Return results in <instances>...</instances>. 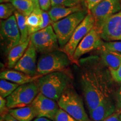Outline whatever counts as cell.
Instances as JSON below:
<instances>
[{
  "instance_id": "35",
  "label": "cell",
  "mask_w": 121,
  "mask_h": 121,
  "mask_svg": "<svg viewBox=\"0 0 121 121\" xmlns=\"http://www.w3.org/2000/svg\"><path fill=\"white\" fill-rule=\"evenodd\" d=\"M1 119H3L4 121H19L16 119H15V118H13L11 115H10L8 113L7 114H6L4 117L1 118Z\"/></svg>"
},
{
  "instance_id": "33",
  "label": "cell",
  "mask_w": 121,
  "mask_h": 121,
  "mask_svg": "<svg viewBox=\"0 0 121 121\" xmlns=\"http://www.w3.org/2000/svg\"><path fill=\"white\" fill-rule=\"evenodd\" d=\"M119 116H120V113L119 112H116L109 117L102 121H120Z\"/></svg>"
},
{
  "instance_id": "41",
  "label": "cell",
  "mask_w": 121,
  "mask_h": 121,
  "mask_svg": "<svg viewBox=\"0 0 121 121\" xmlns=\"http://www.w3.org/2000/svg\"><path fill=\"white\" fill-rule=\"evenodd\" d=\"M1 121H4L3 120V119H1Z\"/></svg>"
},
{
  "instance_id": "31",
  "label": "cell",
  "mask_w": 121,
  "mask_h": 121,
  "mask_svg": "<svg viewBox=\"0 0 121 121\" xmlns=\"http://www.w3.org/2000/svg\"><path fill=\"white\" fill-rule=\"evenodd\" d=\"M40 9L44 11L48 12L52 7L51 0H38Z\"/></svg>"
},
{
  "instance_id": "11",
  "label": "cell",
  "mask_w": 121,
  "mask_h": 121,
  "mask_svg": "<svg viewBox=\"0 0 121 121\" xmlns=\"http://www.w3.org/2000/svg\"><path fill=\"white\" fill-rule=\"evenodd\" d=\"M104 42L100 37L99 31L95 27L90 30L77 47L72 61H77L80 57L85 54L102 48Z\"/></svg>"
},
{
  "instance_id": "5",
  "label": "cell",
  "mask_w": 121,
  "mask_h": 121,
  "mask_svg": "<svg viewBox=\"0 0 121 121\" xmlns=\"http://www.w3.org/2000/svg\"><path fill=\"white\" fill-rule=\"evenodd\" d=\"M60 108L78 121H91L85 109L82 99L73 89L69 86L57 101Z\"/></svg>"
},
{
  "instance_id": "7",
  "label": "cell",
  "mask_w": 121,
  "mask_h": 121,
  "mask_svg": "<svg viewBox=\"0 0 121 121\" xmlns=\"http://www.w3.org/2000/svg\"><path fill=\"white\" fill-rule=\"evenodd\" d=\"M30 42L37 52L42 54L60 49L58 38L52 25L31 35Z\"/></svg>"
},
{
  "instance_id": "32",
  "label": "cell",
  "mask_w": 121,
  "mask_h": 121,
  "mask_svg": "<svg viewBox=\"0 0 121 121\" xmlns=\"http://www.w3.org/2000/svg\"><path fill=\"white\" fill-rule=\"evenodd\" d=\"M103 0H86L85 2V6L89 11H90L95 5L102 2Z\"/></svg>"
},
{
  "instance_id": "40",
  "label": "cell",
  "mask_w": 121,
  "mask_h": 121,
  "mask_svg": "<svg viewBox=\"0 0 121 121\" xmlns=\"http://www.w3.org/2000/svg\"><path fill=\"white\" fill-rule=\"evenodd\" d=\"M119 112V113H120V114H121V110H119V112Z\"/></svg>"
},
{
  "instance_id": "9",
  "label": "cell",
  "mask_w": 121,
  "mask_h": 121,
  "mask_svg": "<svg viewBox=\"0 0 121 121\" xmlns=\"http://www.w3.org/2000/svg\"><path fill=\"white\" fill-rule=\"evenodd\" d=\"M121 11V0H103L95 5L90 13L95 19V28L100 29L110 16Z\"/></svg>"
},
{
  "instance_id": "30",
  "label": "cell",
  "mask_w": 121,
  "mask_h": 121,
  "mask_svg": "<svg viewBox=\"0 0 121 121\" xmlns=\"http://www.w3.org/2000/svg\"><path fill=\"white\" fill-rule=\"evenodd\" d=\"M109 71L113 80L116 82L121 83V65L116 70Z\"/></svg>"
},
{
  "instance_id": "25",
  "label": "cell",
  "mask_w": 121,
  "mask_h": 121,
  "mask_svg": "<svg viewBox=\"0 0 121 121\" xmlns=\"http://www.w3.org/2000/svg\"><path fill=\"white\" fill-rule=\"evenodd\" d=\"M16 9L10 2L2 3L0 4V18L7 20L14 15Z\"/></svg>"
},
{
  "instance_id": "38",
  "label": "cell",
  "mask_w": 121,
  "mask_h": 121,
  "mask_svg": "<svg viewBox=\"0 0 121 121\" xmlns=\"http://www.w3.org/2000/svg\"><path fill=\"white\" fill-rule=\"evenodd\" d=\"M77 1H78V2L80 3V4H81V3L85 4V1H86V0H77Z\"/></svg>"
},
{
  "instance_id": "20",
  "label": "cell",
  "mask_w": 121,
  "mask_h": 121,
  "mask_svg": "<svg viewBox=\"0 0 121 121\" xmlns=\"http://www.w3.org/2000/svg\"><path fill=\"white\" fill-rule=\"evenodd\" d=\"M100 56L103 62L109 71L116 70L121 65V54L102 48Z\"/></svg>"
},
{
  "instance_id": "28",
  "label": "cell",
  "mask_w": 121,
  "mask_h": 121,
  "mask_svg": "<svg viewBox=\"0 0 121 121\" xmlns=\"http://www.w3.org/2000/svg\"><path fill=\"white\" fill-rule=\"evenodd\" d=\"M54 121H78L73 117L71 116L65 110L59 108L56 116L55 117Z\"/></svg>"
},
{
  "instance_id": "29",
  "label": "cell",
  "mask_w": 121,
  "mask_h": 121,
  "mask_svg": "<svg viewBox=\"0 0 121 121\" xmlns=\"http://www.w3.org/2000/svg\"><path fill=\"white\" fill-rule=\"evenodd\" d=\"M9 109L7 108V100L5 98L0 96V112L1 118L4 117L6 114L9 113Z\"/></svg>"
},
{
  "instance_id": "18",
  "label": "cell",
  "mask_w": 121,
  "mask_h": 121,
  "mask_svg": "<svg viewBox=\"0 0 121 121\" xmlns=\"http://www.w3.org/2000/svg\"><path fill=\"white\" fill-rule=\"evenodd\" d=\"M9 113L19 121H33L37 118V111L31 104L22 108L10 109Z\"/></svg>"
},
{
  "instance_id": "39",
  "label": "cell",
  "mask_w": 121,
  "mask_h": 121,
  "mask_svg": "<svg viewBox=\"0 0 121 121\" xmlns=\"http://www.w3.org/2000/svg\"><path fill=\"white\" fill-rule=\"evenodd\" d=\"M119 118H120V121H121V114H120V116H119Z\"/></svg>"
},
{
  "instance_id": "26",
  "label": "cell",
  "mask_w": 121,
  "mask_h": 121,
  "mask_svg": "<svg viewBox=\"0 0 121 121\" xmlns=\"http://www.w3.org/2000/svg\"><path fill=\"white\" fill-rule=\"evenodd\" d=\"M80 4L77 0H51L52 7H75L80 5Z\"/></svg>"
},
{
  "instance_id": "15",
  "label": "cell",
  "mask_w": 121,
  "mask_h": 121,
  "mask_svg": "<svg viewBox=\"0 0 121 121\" xmlns=\"http://www.w3.org/2000/svg\"><path fill=\"white\" fill-rule=\"evenodd\" d=\"M89 113L90 118L93 121H102L116 113V107L112 101L108 98Z\"/></svg>"
},
{
  "instance_id": "21",
  "label": "cell",
  "mask_w": 121,
  "mask_h": 121,
  "mask_svg": "<svg viewBox=\"0 0 121 121\" xmlns=\"http://www.w3.org/2000/svg\"><path fill=\"white\" fill-rule=\"evenodd\" d=\"M42 13V10L40 7H36L31 14L26 17V24L30 36L40 30V27L43 22Z\"/></svg>"
},
{
  "instance_id": "16",
  "label": "cell",
  "mask_w": 121,
  "mask_h": 121,
  "mask_svg": "<svg viewBox=\"0 0 121 121\" xmlns=\"http://www.w3.org/2000/svg\"><path fill=\"white\" fill-rule=\"evenodd\" d=\"M42 76L39 75L35 76H30L17 70H5L1 72L0 78L1 79L6 80L21 85L35 82Z\"/></svg>"
},
{
  "instance_id": "13",
  "label": "cell",
  "mask_w": 121,
  "mask_h": 121,
  "mask_svg": "<svg viewBox=\"0 0 121 121\" xmlns=\"http://www.w3.org/2000/svg\"><path fill=\"white\" fill-rule=\"evenodd\" d=\"M98 31L106 42L121 41V11L106 20Z\"/></svg>"
},
{
  "instance_id": "6",
  "label": "cell",
  "mask_w": 121,
  "mask_h": 121,
  "mask_svg": "<svg viewBox=\"0 0 121 121\" xmlns=\"http://www.w3.org/2000/svg\"><path fill=\"white\" fill-rule=\"evenodd\" d=\"M39 93L35 81L20 85L10 96L6 98L9 109L26 107L32 103Z\"/></svg>"
},
{
  "instance_id": "14",
  "label": "cell",
  "mask_w": 121,
  "mask_h": 121,
  "mask_svg": "<svg viewBox=\"0 0 121 121\" xmlns=\"http://www.w3.org/2000/svg\"><path fill=\"white\" fill-rule=\"evenodd\" d=\"M37 51L30 42L23 56L18 61L13 69L30 76L39 75L37 72Z\"/></svg>"
},
{
  "instance_id": "1",
  "label": "cell",
  "mask_w": 121,
  "mask_h": 121,
  "mask_svg": "<svg viewBox=\"0 0 121 121\" xmlns=\"http://www.w3.org/2000/svg\"><path fill=\"white\" fill-rule=\"evenodd\" d=\"M82 93L89 112L95 109L104 100L109 98L110 89L105 72L99 67H90L81 73Z\"/></svg>"
},
{
  "instance_id": "17",
  "label": "cell",
  "mask_w": 121,
  "mask_h": 121,
  "mask_svg": "<svg viewBox=\"0 0 121 121\" xmlns=\"http://www.w3.org/2000/svg\"><path fill=\"white\" fill-rule=\"evenodd\" d=\"M84 10V9L80 5L75 7L54 6L51 7L48 11V13L53 23L64 19L72 13Z\"/></svg>"
},
{
  "instance_id": "19",
  "label": "cell",
  "mask_w": 121,
  "mask_h": 121,
  "mask_svg": "<svg viewBox=\"0 0 121 121\" xmlns=\"http://www.w3.org/2000/svg\"><path fill=\"white\" fill-rule=\"evenodd\" d=\"M30 42V36L24 43H20L10 50L7 55V65L10 69L14 68L18 61L22 58Z\"/></svg>"
},
{
  "instance_id": "3",
  "label": "cell",
  "mask_w": 121,
  "mask_h": 121,
  "mask_svg": "<svg viewBox=\"0 0 121 121\" xmlns=\"http://www.w3.org/2000/svg\"><path fill=\"white\" fill-rule=\"evenodd\" d=\"M72 60L62 50L42 54L37 62L38 75H45L57 72H63Z\"/></svg>"
},
{
  "instance_id": "23",
  "label": "cell",
  "mask_w": 121,
  "mask_h": 121,
  "mask_svg": "<svg viewBox=\"0 0 121 121\" xmlns=\"http://www.w3.org/2000/svg\"><path fill=\"white\" fill-rule=\"evenodd\" d=\"M14 15L16 17L18 28L20 33V43H24L30 37L28 28L26 24V17L16 11L15 12Z\"/></svg>"
},
{
  "instance_id": "22",
  "label": "cell",
  "mask_w": 121,
  "mask_h": 121,
  "mask_svg": "<svg viewBox=\"0 0 121 121\" xmlns=\"http://www.w3.org/2000/svg\"><path fill=\"white\" fill-rule=\"evenodd\" d=\"M6 2H10L19 12L25 17H28L36 8L35 5L30 0H6Z\"/></svg>"
},
{
  "instance_id": "36",
  "label": "cell",
  "mask_w": 121,
  "mask_h": 121,
  "mask_svg": "<svg viewBox=\"0 0 121 121\" xmlns=\"http://www.w3.org/2000/svg\"><path fill=\"white\" fill-rule=\"evenodd\" d=\"M33 121H51V120L45 118H36Z\"/></svg>"
},
{
  "instance_id": "27",
  "label": "cell",
  "mask_w": 121,
  "mask_h": 121,
  "mask_svg": "<svg viewBox=\"0 0 121 121\" xmlns=\"http://www.w3.org/2000/svg\"><path fill=\"white\" fill-rule=\"evenodd\" d=\"M102 48L108 51L121 54V41L104 42Z\"/></svg>"
},
{
  "instance_id": "24",
  "label": "cell",
  "mask_w": 121,
  "mask_h": 121,
  "mask_svg": "<svg viewBox=\"0 0 121 121\" xmlns=\"http://www.w3.org/2000/svg\"><path fill=\"white\" fill-rule=\"evenodd\" d=\"M20 86V85L4 79L0 80V96L6 98L10 96Z\"/></svg>"
},
{
  "instance_id": "12",
  "label": "cell",
  "mask_w": 121,
  "mask_h": 121,
  "mask_svg": "<svg viewBox=\"0 0 121 121\" xmlns=\"http://www.w3.org/2000/svg\"><path fill=\"white\" fill-rule=\"evenodd\" d=\"M31 105L35 109L37 118H45L54 121L60 108L56 101L47 97L39 93Z\"/></svg>"
},
{
  "instance_id": "8",
  "label": "cell",
  "mask_w": 121,
  "mask_h": 121,
  "mask_svg": "<svg viewBox=\"0 0 121 121\" xmlns=\"http://www.w3.org/2000/svg\"><path fill=\"white\" fill-rule=\"evenodd\" d=\"M0 36L1 45L7 54L10 50L20 43V33L14 15L7 20H1Z\"/></svg>"
},
{
  "instance_id": "4",
  "label": "cell",
  "mask_w": 121,
  "mask_h": 121,
  "mask_svg": "<svg viewBox=\"0 0 121 121\" xmlns=\"http://www.w3.org/2000/svg\"><path fill=\"white\" fill-rule=\"evenodd\" d=\"M87 13L85 10L76 12L52 24L54 32L58 38L60 49H62L67 44L74 31L84 20Z\"/></svg>"
},
{
  "instance_id": "10",
  "label": "cell",
  "mask_w": 121,
  "mask_h": 121,
  "mask_svg": "<svg viewBox=\"0 0 121 121\" xmlns=\"http://www.w3.org/2000/svg\"><path fill=\"white\" fill-rule=\"evenodd\" d=\"M95 26V19L93 15L88 13L84 20L78 26L69 42L61 50L72 60L77 47L91 30Z\"/></svg>"
},
{
  "instance_id": "2",
  "label": "cell",
  "mask_w": 121,
  "mask_h": 121,
  "mask_svg": "<svg viewBox=\"0 0 121 121\" xmlns=\"http://www.w3.org/2000/svg\"><path fill=\"white\" fill-rule=\"evenodd\" d=\"M69 76L64 72L43 75L35 81L39 93L56 102L69 86Z\"/></svg>"
},
{
  "instance_id": "34",
  "label": "cell",
  "mask_w": 121,
  "mask_h": 121,
  "mask_svg": "<svg viewBox=\"0 0 121 121\" xmlns=\"http://www.w3.org/2000/svg\"><path fill=\"white\" fill-rule=\"evenodd\" d=\"M117 107L119 110H121V86L119 89L117 93Z\"/></svg>"
},
{
  "instance_id": "37",
  "label": "cell",
  "mask_w": 121,
  "mask_h": 121,
  "mask_svg": "<svg viewBox=\"0 0 121 121\" xmlns=\"http://www.w3.org/2000/svg\"><path fill=\"white\" fill-rule=\"evenodd\" d=\"M30 1H32V2L34 3V4H35V5L36 7H39V5L38 0H30Z\"/></svg>"
}]
</instances>
